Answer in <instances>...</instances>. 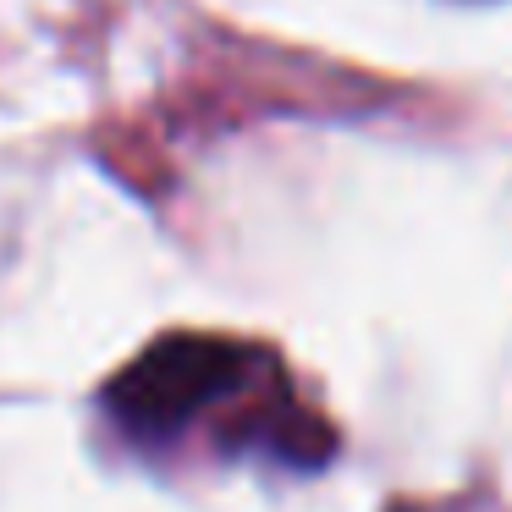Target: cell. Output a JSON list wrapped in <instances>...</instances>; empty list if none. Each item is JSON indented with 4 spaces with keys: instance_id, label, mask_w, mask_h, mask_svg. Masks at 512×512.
<instances>
[{
    "instance_id": "obj_1",
    "label": "cell",
    "mask_w": 512,
    "mask_h": 512,
    "mask_svg": "<svg viewBox=\"0 0 512 512\" xmlns=\"http://www.w3.org/2000/svg\"><path fill=\"white\" fill-rule=\"evenodd\" d=\"M265 369L270 364L243 342L177 331L149 342L127 369H116V380L105 386V413L133 441L166 446L177 435H188L199 419H210L215 408L248 397Z\"/></svg>"
}]
</instances>
